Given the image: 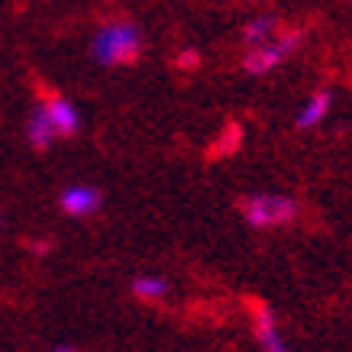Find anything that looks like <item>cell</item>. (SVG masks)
<instances>
[{
  "mask_svg": "<svg viewBox=\"0 0 352 352\" xmlns=\"http://www.w3.org/2000/svg\"><path fill=\"white\" fill-rule=\"evenodd\" d=\"M142 36L133 23H113L94 36V58L100 65H123L139 55Z\"/></svg>",
  "mask_w": 352,
  "mask_h": 352,
  "instance_id": "1",
  "label": "cell"
},
{
  "mask_svg": "<svg viewBox=\"0 0 352 352\" xmlns=\"http://www.w3.org/2000/svg\"><path fill=\"white\" fill-rule=\"evenodd\" d=\"M294 201L281 197V194H258L252 201H245V220L252 226H275V223H288L294 217Z\"/></svg>",
  "mask_w": 352,
  "mask_h": 352,
  "instance_id": "2",
  "label": "cell"
},
{
  "mask_svg": "<svg viewBox=\"0 0 352 352\" xmlns=\"http://www.w3.org/2000/svg\"><path fill=\"white\" fill-rule=\"evenodd\" d=\"M298 39H300L298 32H291V36H281V39L258 43L256 49L249 52V58H245V72H249V75H265V72H272L275 65H281L298 49Z\"/></svg>",
  "mask_w": 352,
  "mask_h": 352,
  "instance_id": "3",
  "label": "cell"
},
{
  "mask_svg": "<svg viewBox=\"0 0 352 352\" xmlns=\"http://www.w3.org/2000/svg\"><path fill=\"white\" fill-rule=\"evenodd\" d=\"M97 204H100V194L94 188H87V184H75V188H68L62 191V210L72 217H87L97 210Z\"/></svg>",
  "mask_w": 352,
  "mask_h": 352,
  "instance_id": "4",
  "label": "cell"
},
{
  "mask_svg": "<svg viewBox=\"0 0 352 352\" xmlns=\"http://www.w3.org/2000/svg\"><path fill=\"white\" fill-rule=\"evenodd\" d=\"M43 107H45V113H49V120H52V126L58 136H75L78 126H81V117H78V110L72 107L68 100L55 97V100H49Z\"/></svg>",
  "mask_w": 352,
  "mask_h": 352,
  "instance_id": "5",
  "label": "cell"
},
{
  "mask_svg": "<svg viewBox=\"0 0 352 352\" xmlns=\"http://www.w3.org/2000/svg\"><path fill=\"white\" fill-rule=\"evenodd\" d=\"M330 104H333L330 91H317V94H314L307 104L300 107V113H298V129H314V126H320L323 120H327V113H330Z\"/></svg>",
  "mask_w": 352,
  "mask_h": 352,
  "instance_id": "6",
  "label": "cell"
},
{
  "mask_svg": "<svg viewBox=\"0 0 352 352\" xmlns=\"http://www.w3.org/2000/svg\"><path fill=\"white\" fill-rule=\"evenodd\" d=\"M26 136H30V142L32 146H49L58 133H55V126H52V120H49V113H45V107H39L36 113L30 117V126H26Z\"/></svg>",
  "mask_w": 352,
  "mask_h": 352,
  "instance_id": "7",
  "label": "cell"
},
{
  "mask_svg": "<svg viewBox=\"0 0 352 352\" xmlns=\"http://www.w3.org/2000/svg\"><path fill=\"white\" fill-rule=\"evenodd\" d=\"M258 342H262L265 349H272V352L288 349L285 340H281V333L275 330V323H272V314H268V310H262V317H258Z\"/></svg>",
  "mask_w": 352,
  "mask_h": 352,
  "instance_id": "8",
  "label": "cell"
},
{
  "mask_svg": "<svg viewBox=\"0 0 352 352\" xmlns=\"http://www.w3.org/2000/svg\"><path fill=\"white\" fill-rule=\"evenodd\" d=\"M133 291H136L139 298H146V300H155L162 298L165 291H168V281L159 275H139L136 281H133Z\"/></svg>",
  "mask_w": 352,
  "mask_h": 352,
  "instance_id": "9",
  "label": "cell"
},
{
  "mask_svg": "<svg viewBox=\"0 0 352 352\" xmlns=\"http://www.w3.org/2000/svg\"><path fill=\"white\" fill-rule=\"evenodd\" d=\"M272 32H275V20H272V16H258V20H252L245 26V43H252V45L268 43Z\"/></svg>",
  "mask_w": 352,
  "mask_h": 352,
  "instance_id": "10",
  "label": "cell"
}]
</instances>
